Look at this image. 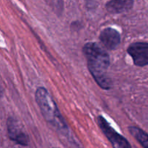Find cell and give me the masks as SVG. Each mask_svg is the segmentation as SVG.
<instances>
[{"label": "cell", "instance_id": "8992f818", "mask_svg": "<svg viewBox=\"0 0 148 148\" xmlns=\"http://www.w3.org/2000/svg\"><path fill=\"white\" fill-rule=\"evenodd\" d=\"M99 39L106 49L112 51L115 50L119 46L121 43V35L115 28L106 27L101 31Z\"/></svg>", "mask_w": 148, "mask_h": 148}, {"label": "cell", "instance_id": "5b68a950", "mask_svg": "<svg viewBox=\"0 0 148 148\" xmlns=\"http://www.w3.org/2000/svg\"><path fill=\"white\" fill-rule=\"evenodd\" d=\"M127 53L136 66L143 67L148 64V43L146 42L132 43L127 49Z\"/></svg>", "mask_w": 148, "mask_h": 148}, {"label": "cell", "instance_id": "52a82bcc", "mask_svg": "<svg viewBox=\"0 0 148 148\" xmlns=\"http://www.w3.org/2000/svg\"><path fill=\"white\" fill-rule=\"evenodd\" d=\"M134 0H110L106 4L107 11L111 14H121L133 8Z\"/></svg>", "mask_w": 148, "mask_h": 148}, {"label": "cell", "instance_id": "6da1fadb", "mask_svg": "<svg viewBox=\"0 0 148 148\" xmlns=\"http://www.w3.org/2000/svg\"><path fill=\"white\" fill-rule=\"evenodd\" d=\"M89 72L98 86L108 90L112 88V81L108 75L110 56L108 52L95 42H88L83 46Z\"/></svg>", "mask_w": 148, "mask_h": 148}, {"label": "cell", "instance_id": "7a4b0ae2", "mask_svg": "<svg viewBox=\"0 0 148 148\" xmlns=\"http://www.w3.org/2000/svg\"><path fill=\"white\" fill-rule=\"evenodd\" d=\"M35 98L44 119L63 134L67 132V124L62 116L57 104L47 89L43 87L38 88Z\"/></svg>", "mask_w": 148, "mask_h": 148}, {"label": "cell", "instance_id": "277c9868", "mask_svg": "<svg viewBox=\"0 0 148 148\" xmlns=\"http://www.w3.org/2000/svg\"><path fill=\"white\" fill-rule=\"evenodd\" d=\"M7 132L10 140L21 146H27L30 139L27 133L23 130L18 121L13 117H9L7 122Z\"/></svg>", "mask_w": 148, "mask_h": 148}, {"label": "cell", "instance_id": "ba28073f", "mask_svg": "<svg viewBox=\"0 0 148 148\" xmlns=\"http://www.w3.org/2000/svg\"><path fill=\"white\" fill-rule=\"evenodd\" d=\"M128 130L130 134L134 139L137 140L142 147L148 148V135L147 133L137 127L130 126L128 127Z\"/></svg>", "mask_w": 148, "mask_h": 148}, {"label": "cell", "instance_id": "3957f363", "mask_svg": "<svg viewBox=\"0 0 148 148\" xmlns=\"http://www.w3.org/2000/svg\"><path fill=\"white\" fill-rule=\"evenodd\" d=\"M97 123L101 132L106 137L111 145L115 148H132L128 140L117 132L103 116L97 117Z\"/></svg>", "mask_w": 148, "mask_h": 148}]
</instances>
